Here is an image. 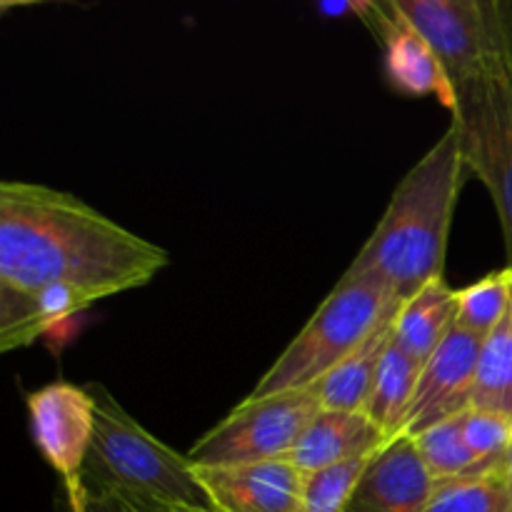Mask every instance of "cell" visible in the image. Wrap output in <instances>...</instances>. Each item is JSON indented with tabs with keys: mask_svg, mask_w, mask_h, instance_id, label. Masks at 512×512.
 Segmentation results:
<instances>
[{
	"mask_svg": "<svg viewBox=\"0 0 512 512\" xmlns=\"http://www.w3.org/2000/svg\"><path fill=\"white\" fill-rule=\"evenodd\" d=\"M168 263V250L65 190L0 183V285L68 283L103 300L143 288Z\"/></svg>",
	"mask_w": 512,
	"mask_h": 512,
	"instance_id": "6da1fadb",
	"label": "cell"
},
{
	"mask_svg": "<svg viewBox=\"0 0 512 512\" xmlns=\"http://www.w3.org/2000/svg\"><path fill=\"white\" fill-rule=\"evenodd\" d=\"M463 173L458 133L448 128L400 180L383 218L345 275L380 285L400 303L430 280L443 278Z\"/></svg>",
	"mask_w": 512,
	"mask_h": 512,
	"instance_id": "7a4b0ae2",
	"label": "cell"
},
{
	"mask_svg": "<svg viewBox=\"0 0 512 512\" xmlns=\"http://www.w3.org/2000/svg\"><path fill=\"white\" fill-rule=\"evenodd\" d=\"M88 390L95 398V435L83 468L88 493L118 495L140 512L215 508L188 455L148 433L103 385Z\"/></svg>",
	"mask_w": 512,
	"mask_h": 512,
	"instance_id": "3957f363",
	"label": "cell"
},
{
	"mask_svg": "<svg viewBox=\"0 0 512 512\" xmlns=\"http://www.w3.org/2000/svg\"><path fill=\"white\" fill-rule=\"evenodd\" d=\"M400 305L403 303L380 285L343 273L313 318L290 340L250 395L263 398L315 388L375 328L395 318Z\"/></svg>",
	"mask_w": 512,
	"mask_h": 512,
	"instance_id": "277c9868",
	"label": "cell"
},
{
	"mask_svg": "<svg viewBox=\"0 0 512 512\" xmlns=\"http://www.w3.org/2000/svg\"><path fill=\"white\" fill-rule=\"evenodd\" d=\"M453 85L512 70V0H395Z\"/></svg>",
	"mask_w": 512,
	"mask_h": 512,
	"instance_id": "5b68a950",
	"label": "cell"
},
{
	"mask_svg": "<svg viewBox=\"0 0 512 512\" xmlns=\"http://www.w3.org/2000/svg\"><path fill=\"white\" fill-rule=\"evenodd\" d=\"M453 123L465 168L488 188L512 268V70L455 85Z\"/></svg>",
	"mask_w": 512,
	"mask_h": 512,
	"instance_id": "8992f818",
	"label": "cell"
},
{
	"mask_svg": "<svg viewBox=\"0 0 512 512\" xmlns=\"http://www.w3.org/2000/svg\"><path fill=\"white\" fill-rule=\"evenodd\" d=\"M323 410L313 390L248 398L190 448L195 468L288 460L300 435Z\"/></svg>",
	"mask_w": 512,
	"mask_h": 512,
	"instance_id": "52a82bcc",
	"label": "cell"
},
{
	"mask_svg": "<svg viewBox=\"0 0 512 512\" xmlns=\"http://www.w3.org/2000/svg\"><path fill=\"white\" fill-rule=\"evenodd\" d=\"M35 448L60 475L73 508L83 498V468L95 435V398L88 388L55 380L28 395Z\"/></svg>",
	"mask_w": 512,
	"mask_h": 512,
	"instance_id": "ba28073f",
	"label": "cell"
},
{
	"mask_svg": "<svg viewBox=\"0 0 512 512\" xmlns=\"http://www.w3.org/2000/svg\"><path fill=\"white\" fill-rule=\"evenodd\" d=\"M483 340L455 323L420 370L413 403L405 418L403 438H418L425 430L460 418L473 405L475 370H478Z\"/></svg>",
	"mask_w": 512,
	"mask_h": 512,
	"instance_id": "9c48e42d",
	"label": "cell"
},
{
	"mask_svg": "<svg viewBox=\"0 0 512 512\" xmlns=\"http://www.w3.org/2000/svg\"><path fill=\"white\" fill-rule=\"evenodd\" d=\"M383 45V68L390 88L410 98L433 95L448 110L455 105V85L435 55L433 45L398 10L395 0L373 3L363 20Z\"/></svg>",
	"mask_w": 512,
	"mask_h": 512,
	"instance_id": "30bf717a",
	"label": "cell"
},
{
	"mask_svg": "<svg viewBox=\"0 0 512 512\" xmlns=\"http://www.w3.org/2000/svg\"><path fill=\"white\" fill-rule=\"evenodd\" d=\"M195 473L210 503L223 512H305L303 473L290 460L195 468Z\"/></svg>",
	"mask_w": 512,
	"mask_h": 512,
	"instance_id": "8fae6325",
	"label": "cell"
},
{
	"mask_svg": "<svg viewBox=\"0 0 512 512\" xmlns=\"http://www.w3.org/2000/svg\"><path fill=\"white\" fill-rule=\"evenodd\" d=\"M433 478L410 438L380 450L343 512H428Z\"/></svg>",
	"mask_w": 512,
	"mask_h": 512,
	"instance_id": "7c38bea8",
	"label": "cell"
},
{
	"mask_svg": "<svg viewBox=\"0 0 512 512\" xmlns=\"http://www.w3.org/2000/svg\"><path fill=\"white\" fill-rule=\"evenodd\" d=\"M98 300L68 283L43 285L35 290L0 285V350L25 348L70 315Z\"/></svg>",
	"mask_w": 512,
	"mask_h": 512,
	"instance_id": "4fadbf2b",
	"label": "cell"
},
{
	"mask_svg": "<svg viewBox=\"0 0 512 512\" xmlns=\"http://www.w3.org/2000/svg\"><path fill=\"white\" fill-rule=\"evenodd\" d=\"M388 445L390 443L380 433L378 425L365 413L320 410L313 423L300 435L288 460L300 473H313V470L345 463V460L375 455Z\"/></svg>",
	"mask_w": 512,
	"mask_h": 512,
	"instance_id": "5bb4252c",
	"label": "cell"
},
{
	"mask_svg": "<svg viewBox=\"0 0 512 512\" xmlns=\"http://www.w3.org/2000/svg\"><path fill=\"white\" fill-rule=\"evenodd\" d=\"M455 323H458V290L450 288L445 278H435L400 305L393 340L410 358L425 365L448 338Z\"/></svg>",
	"mask_w": 512,
	"mask_h": 512,
	"instance_id": "9a60e30c",
	"label": "cell"
},
{
	"mask_svg": "<svg viewBox=\"0 0 512 512\" xmlns=\"http://www.w3.org/2000/svg\"><path fill=\"white\" fill-rule=\"evenodd\" d=\"M395 318L385 320L380 328H375L338 368L330 370L315 388H310L323 405V410L365 413L373 385L378 380L380 365H383L385 353L393 343Z\"/></svg>",
	"mask_w": 512,
	"mask_h": 512,
	"instance_id": "2e32d148",
	"label": "cell"
},
{
	"mask_svg": "<svg viewBox=\"0 0 512 512\" xmlns=\"http://www.w3.org/2000/svg\"><path fill=\"white\" fill-rule=\"evenodd\" d=\"M420 370H423V365L410 358L393 340L388 353H385L383 365H380L368 408H365V415L378 425L388 443L403 438L405 418H408L410 403H413Z\"/></svg>",
	"mask_w": 512,
	"mask_h": 512,
	"instance_id": "e0dca14e",
	"label": "cell"
},
{
	"mask_svg": "<svg viewBox=\"0 0 512 512\" xmlns=\"http://www.w3.org/2000/svg\"><path fill=\"white\" fill-rule=\"evenodd\" d=\"M470 408L512 420V305L503 323L483 340Z\"/></svg>",
	"mask_w": 512,
	"mask_h": 512,
	"instance_id": "ac0fdd59",
	"label": "cell"
},
{
	"mask_svg": "<svg viewBox=\"0 0 512 512\" xmlns=\"http://www.w3.org/2000/svg\"><path fill=\"white\" fill-rule=\"evenodd\" d=\"M512 495L505 473L468 475L433 483L428 512H510Z\"/></svg>",
	"mask_w": 512,
	"mask_h": 512,
	"instance_id": "d6986e66",
	"label": "cell"
},
{
	"mask_svg": "<svg viewBox=\"0 0 512 512\" xmlns=\"http://www.w3.org/2000/svg\"><path fill=\"white\" fill-rule=\"evenodd\" d=\"M418 448L420 460H423L425 470L430 473L433 483L440 480H455L468 478V475H483L478 463H475L473 453L465 445L463 438V423L460 418L445 420V423L435 425V428L425 430L418 438H410Z\"/></svg>",
	"mask_w": 512,
	"mask_h": 512,
	"instance_id": "ffe728a7",
	"label": "cell"
},
{
	"mask_svg": "<svg viewBox=\"0 0 512 512\" xmlns=\"http://www.w3.org/2000/svg\"><path fill=\"white\" fill-rule=\"evenodd\" d=\"M510 280L508 270L485 275L478 283L458 290V325L468 333L488 338L510 313Z\"/></svg>",
	"mask_w": 512,
	"mask_h": 512,
	"instance_id": "44dd1931",
	"label": "cell"
},
{
	"mask_svg": "<svg viewBox=\"0 0 512 512\" xmlns=\"http://www.w3.org/2000/svg\"><path fill=\"white\" fill-rule=\"evenodd\" d=\"M375 455L345 460V463L328 465V468L313 470V473H303L305 512H343L348 508Z\"/></svg>",
	"mask_w": 512,
	"mask_h": 512,
	"instance_id": "7402d4cb",
	"label": "cell"
},
{
	"mask_svg": "<svg viewBox=\"0 0 512 512\" xmlns=\"http://www.w3.org/2000/svg\"><path fill=\"white\" fill-rule=\"evenodd\" d=\"M465 445L473 453L480 473H505V458L512 443V420L490 410H465L460 415Z\"/></svg>",
	"mask_w": 512,
	"mask_h": 512,
	"instance_id": "603a6c76",
	"label": "cell"
},
{
	"mask_svg": "<svg viewBox=\"0 0 512 512\" xmlns=\"http://www.w3.org/2000/svg\"><path fill=\"white\" fill-rule=\"evenodd\" d=\"M70 512H140V510L133 508L130 503H125V500L118 498V495L88 493V490H85L83 498L70 508Z\"/></svg>",
	"mask_w": 512,
	"mask_h": 512,
	"instance_id": "cb8c5ba5",
	"label": "cell"
},
{
	"mask_svg": "<svg viewBox=\"0 0 512 512\" xmlns=\"http://www.w3.org/2000/svg\"><path fill=\"white\" fill-rule=\"evenodd\" d=\"M373 0H338V3H320L318 10L323 15H358L360 20L368 18Z\"/></svg>",
	"mask_w": 512,
	"mask_h": 512,
	"instance_id": "d4e9b609",
	"label": "cell"
},
{
	"mask_svg": "<svg viewBox=\"0 0 512 512\" xmlns=\"http://www.w3.org/2000/svg\"><path fill=\"white\" fill-rule=\"evenodd\" d=\"M505 480H508V488H510V495H512V443H510V450H508V458H505Z\"/></svg>",
	"mask_w": 512,
	"mask_h": 512,
	"instance_id": "484cf974",
	"label": "cell"
},
{
	"mask_svg": "<svg viewBox=\"0 0 512 512\" xmlns=\"http://www.w3.org/2000/svg\"><path fill=\"white\" fill-rule=\"evenodd\" d=\"M155 512H223L218 508H163V510H155Z\"/></svg>",
	"mask_w": 512,
	"mask_h": 512,
	"instance_id": "4316f807",
	"label": "cell"
},
{
	"mask_svg": "<svg viewBox=\"0 0 512 512\" xmlns=\"http://www.w3.org/2000/svg\"><path fill=\"white\" fill-rule=\"evenodd\" d=\"M508 270V280H510V298H512V268H505Z\"/></svg>",
	"mask_w": 512,
	"mask_h": 512,
	"instance_id": "83f0119b",
	"label": "cell"
},
{
	"mask_svg": "<svg viewBox=\"0 0 512 512\" xmlns=\"http://www.w3.org/2000/svg\"><path fill=\"white\" fill-rule=\"evenodd\" d=\"M510 512H512V510H510Z\"/></svg>",
	"mask_w": 512,
	"mask_h": 512,
	"instance_id": "f1b7e54d",
	"label": "cell"
}]
</instances>
